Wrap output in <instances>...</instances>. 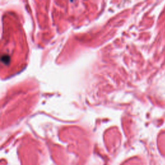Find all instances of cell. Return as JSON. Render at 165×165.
Returning <instances> with one entry per match:
<instances>
[{
    "label": "cell",
    "mask_w": 165,
    "mask_h": 165,
    "mask_svg": "<svg viewBox=\"0 0 165 165\" xmlns=\"http://www.w3.org/2000/svg\"><path fill=\"white\" fill-rule=\"evenodd\" d=\"M9 60H10V58H9V56H3L1 58V60L5 63L9 61Z\"/></svg>",
    "instance_id": "6da1fadb"
}]
</instances>
